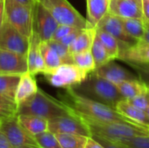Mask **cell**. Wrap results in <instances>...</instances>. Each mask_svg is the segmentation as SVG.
I'll return each mask as SVG.
<instances>
[{"instance_id": "obj_13", "label": "cell", "mask_w": 149, "mask_h": 148, "mask_svg": "<svg viewBox=\"0 0 149 148\" xmlns=\"http://www.w3.org/2000/svg\"><path fill=\"white\" fill-rule=\"evenodd\" d=\"M28 72L27 56L0 49V75H22Z\"/></svg>"}, {"instance_id": "obj_24", "label": "cell", "mask_w": 149, "mask_h": 148, "mask_svg": "<svg viewBox=\"0 0 149 148\" xmlns=\"http://www.w3.org/2000/svg\"><path fill=\"white\" fill-rule=\"evenodd\" d=\"M39 49L45 64V68H46L45 72L53 70L58 67L60 65H62V61L58 57V53L48 44V42L41 41L39 44Z\"/></svg>"}, {"instance_id": "obj_8", "label": "cell", "mask_w": 149, "mask_h": 148, "mask_svg": "<svg viewBox=\"0 0 149 148\" xmlns=\"http://www.w3.org/2000/svg\"><path fill=\"white\" fill-rule=\"evenodd\" d=\"M17 116L0 120V130L15 148L39 147L34 136L20 125Z\"/></svg>"}, {"instance_id": "obj_23", "label": "cell", "mask_w": 149, "mask_h": 148, "mask_svg": "<svg viewBox=\"0 0 149 148\" xmlns=\"http://www.w3.org/2000/svg\"><path fill=\"white\" fill-rule=\"evenodd\" d=\"M118 90L125 99H130L137 97L148 90L149 86L140 79L133 80H125L116 84Z\"/></svg>"}, {"instance_id": "obj_18", "label": "cell", "mask_w": 149, "mask_h": 148, "mask_svg": "<svg viewBox=\"0 0 149 148\" xmlns=\"http://www.w3.org/2000/svg\"><path fill=\"white\" fill-rule=\"evenodd\" d=\"M125 63L134 64H148L149 44L138 40V42L127 47L120 53L119 58Z\"/></svg>"}, {"instance_id": "obj_4", "label": "cell", "mask_w": 149, "mask_h": 148, "mask_svg": "<svg viewBox=\"0 0 149 148\" xmlns=\"http://www.w3.org/2000/svg\"><path fill=\"white\" fill-rule=\"evenodd\" d=\"M74 90L86 97L114 109L117 104L124 99L116 85L98 76L95 72L90 73L84 82L74 87Z\"/></svg>"}, {"instance_id": "obj_17", "label": "cell", "mask_w": 149, "mask_h": 148, "mask_svg": "<svg viewBox=\"0 0 149 148\" xmlns=\"http://www.w3.org/2000/svg\"><path fill=\"white\" fill-rule=\"evenodd\" d=\"M115 109L121 115H123L125 118L131 120L134 124H136L140 126H142L146 129L148 128L149 117L146 113V112L134 106L127 99H124L120 100L117 104Z\"/></svg>"}, {"instance_id": "obj_7", "label": "cell", "mask_w": 149, "mask_h": 148, "mask_svg": "<svg viewBox=\"0 0 149 148\" xmlns=\"http://www.w3.org/2000/svg\"><path fill=\"white\" fill-rule=\"evenodd\" d=\"M46 80L54 87L74 88L84 82L88 73L74 64H62L58 67L43 73Z\"/></svg>"}, {"instance_id": "obj_41", "label": "cell", "mask_w": 149, "mask_h": 148, "mask_svg": "<svg viewBox=\"0 0 149 148\" xmlns=\"http://www.w3.org/2000/svg\"><path fill=\"white\" fill-rule=\"evenodd\" d=\"M85 148H105L99 141H97L94 138H93L92 136L88 137L87 142Z\"/></svg>"}, {"instance_id": "obj_36", "label": "cell", "mask_w": 149, "mask_h": 148, "mask_svg": "<svg viewBox=\"0 0 149 148\" xmlns=\"http://www.w3.org/2000/svg\"><path fill=\"white\" fill-rule=\"evenodd\" d=\"M17 115V106L15 104L0 102V120Z\"/></svg>"}, {"instance_id": "obj_35", "label": "cell", "mask_w": 149, "mask_h": 148, "mask_svg": "<svg viewBox=\"0 0 149 148\" xmlns=\"http://www.w3.org/2000/svg\"><path fill=\"white\" fill-rule=\"evenodd\" d=\"M127 100L134 106H136L143 111H146L149 107V88L146 92H144L137 97H134L133 99H127Z\"/></svg>"}, {"instance_id": "obj_26", "label": "cell", "mask_w": 149, "mask_h": 148, "mask_svg": "<svg viewBox=\"0 0 149 148\" xmlns=\"http://www.w3.org/2000/svg\"><path fill=\"white\" fill-rule=\"evenodd\" d=\"M21 75H0V94L14 100Z\"/></svg>"}, {"instance_id": "obj_5", "label": "cell", "mask_w": 149, "mask_h": 148, "mask_svg": "<svg viewBox=\"0 0 149 148\" xmlns=\"http://www.w3.org/2000/svg\"><path fill=\"white\" fill-rule=\"evenodd\" d=\"M34 4L28 5L17 0H3L4 20L12 24L27 38H30L33 33Z\"/></svg>"}, {"instance_id": "obj_43", "label": "cell", "mask_w": 149, "mask_h": 148, "mask_svg": "<svg viewBox=\"0 0 149 148\" xmlns=\"http://www.w3.org/2000/svg\"><path fill=\"white\" fill-rule=\"evenodd\" d=\"M145 26H146L145 33H144L143 37L140 39V41H142V42H144V43H148V44H149V23L145 22Z\"/></svg>"}, {"instance_id": "obj_16", "label": "cell", "mask_w": 149, "mask_h": 148, "mask_svg": "<svg viewBox=\"0 0 149 148\" xmlns=\"http://www.w3.org/2000/svg\"><path fill=\"white\" fill-rule=\"evenodd\" d=\"M41 39L39 37L33 32L31 37L29 38V49L27 52V62H28V72L32 75L44 73L46 70L45 64L39 49V44Z\"/></svg>"}, {"instance_id": "obj_15", "label": "cell", "mask_w": 149, "mask_h": 148, "mask_svg": "<svg viewBox=\"0 0 149 148\" xmlns=\"http://www.w3.org/2000/svg\"><path fill=\"white\" fill-rule=\"evenodd\" d=\"M123 18H141V0H110L109 12Z\"/></svg>"}, {"instance_id": "obj_45", "label": "cell", "mask_w": 149, "mask_h": 148, "mask_svg": "<svg viewBox=\"0 0 149 148\" xmlns=\"http://www.w3.org/2000/svg\"><path fill=\"white\" fill-rule=\"evenodd\" d=\"M0 102H3V103H8V104H15V105H16L15 101H13V100H11V99H8L7 97L3 96V95H2V94H0Z\"/></svg>"}, {"instance_id": "obj_42", "label": "cell", "mask_w": 149, "mask_h": 148, "mask_svg": "<svg viewBox=\"0 0 149 148\" xmlns=\"http://www.w3.org/2000/svg\"><path fill=\"white\" fill-rule=\"evenodd\" d=\"M0 148H15L3 134V133L0 130Z\"/></svg>"}, {"instance_id": "obj_48", "label": "cell", "mask_w": 149, "mask_h": 148, "mask_svg": "<svg viewBox=\"0 0 149 148\" xmlns=\"http://www.w3.org/2000/svg\"><path fill=\"white\" fill-rule=\"evenodd\" d=\"M148 133H149V126H148Z\"/></svg>"}, {"instance_id": "obj_28", "label": "cell", "mask_w": 149, "mask_h": 148, "mask_svg": "<svg viewBox=\"0 0 149 148\" xmlns=\"http://www.w3.org/2000/svg\"><path fill=\"white\" fill-rule=\"evenodd\" d=\"M62 148H85L88 137L74 133L55 134Z\"/></svg>"}, {"instance_id": "obj_40", "label": "cell", "mask_w": 149, "mask_h": 148, "mask_svg": "<svg viewBox=\"0 0 149 148\" xmlns=\"http://www.w3.org/2000/svg\"><path fill=\"white\" fill-rule=\"evenodd\" d=\"M142 1V18L145 22L149 23V0Z\"/></svg>"}, {"instance_id": "obj_37", "label": "cell", "mask_w": 149, "mask_h": 148, "mask_svg": "<svg viewBox=\"0 0 149 148\" xmlns=\"http://www.w3.org/2000/svg\"><path fill=\"white\" fill-rule=\"evenodd\" d=\"M75 29H76V27H73V26H70V25H66V24H58L52 39L59 41L61 38H63L64 37H65L66 35H68L69 33L73 31Z\"/></svg>"}, {"instance_id": "obj_31", "label": "cell", "mask_w": 149, "mask_h": 148, "mask_svg": "<svg viewBox=\"0 0 149 148\" xmlns=\"http://www.w3.org/2000/svg\"><path fill=\"white\" fill-rule=\"evenodd\" d=\"M34 138L40 148H62L56 135L50 131L38 134Z\"/></svg>"}, {"instance_id": "obj_30", "label": "cell", "mask_w": 149, "mask_h": 148, "mask_svg": "<svg viewBox=\"0 0 149 148\" xmlns=\"http://www.w3.org/2000/svg\"><path fill=\"white\" fill-rule=\"evenodd\" d=\"M91 52H92L93 57L95 61L96 69L102 66L103 65L108 63L109 61H112L109 58V55H108L103 43L101 42V40L100 39V38L98 37L97 34H96V37L93 43V45L91 47Z\"/></svg>"}, {"instance_id": "obj_12", "label": "cell", "mask_w": 149, "mask_h": 148, "mask_svg": "<svg viewBox=\"0 0 149 148\" xmlns=\"http://www.w3.org/2000/svg\"><path fill=\"white\" fill-rule=\"evenodd\" d=\"M48 131L57 133H74L90 137L91 133L83 121L73 113L48 120Z\"/></svg>"}, {"instance_id": "obj_21", "label": "cell", "mask_w": 149, "mask_h": 148, "mask_svg": "<svg viewBox=\"0 0 149 148\" xmlns=\"http://www.w3.org/2000/svg\"><path fill=\"white\" fill-rule=\"evenodd\" d=\"M17 117L20 125L32 136L48 131V120L28 114H17Z\"/></svg>"}, {"instance_id": "obj_49", "label": "cell", "mask_w": 149, "mask_h": 148, "mask_svg": "<svg viewBox=\"0 0 149 148\" xmlns=\"http://www.w3.org/2000/svg\"><path fill=\"white\" fill-rule=\"evenodd\" d=\"M36 148H40V147H36Z\"/></svg>"}, {"instance_id": "obj_22", "label": "cell", "mask_w": 149, "mask_h": 148, "mask_svg": "<svg viewBox=\"0 0 149 148\" xmlns=\"http://www.w3.org/2000/svg\"><path fill=\"white\" fill-rule=\"evenodd\" d=\"M97 34L96 28H86L83 29L72 44L69 46V51L72 54L82 52L85 51L91 50L93 43Z\"/></svg>"}, {"instance_id": "obj_2", "label": "cell", "mask_w": 149, "mask_h": 148, "mask_svg": "<svg viewBox=\"0 0 149 148\" xmlns=\"http://www.w3.org/2000/svg\"><path fill=\"white\" fill-rule=\"evenodd\" d=\"M72 113L78 116L86 126L91 133V136L96 135L112 140L121 141L123 140L131 139L136 136L149 135L148 129L141 126L122 122L98 120L76 113L73 111Z\"/></svg>"}, {"instance_id": "obj_27", "label": "cell", "mask_w": 149, "mask_h": 148, "mask_svg": "<svg viewBox=\"0 0 149 148\" xmlns=\"http://www.w3.org/2000/svg\"><path fill=\"white\" fill-rule=\"evenodd\" d=\"M97 35L103 43L110 59H118L120 56V44L118 40L108 32L100 29H97Z\"/></svg>"}, {"instance_id": "obj_9", "label": "cell", "mask_w": 149, "mask_h": 148, "mask_svg": "<svg viewBox=\"0 0 149 148\" xmlns=\"http://www.w3.org/2000/svg\"><path fill=\"white\" fill-rule=\"evenodd\" d=\"M0 49L27 56L29 38L4 20L0 28Z\"/></svg>"}, {"instance_id": "obj_33", "label": "cell", "mask_w": 149, "mask_h": 148, "mask_svg": "<svg viewBox=\"0 0 149 148\" xmlns=\"http://www.w3.org/2000/svg\"><path fill=\"white\" fill-rule=\"evenodd\" d=\"M127 148H149V135L136 136L120 141Z\"/></svg>"}, {"instance_id": "obj_25", "label": "cell", "mask_w": 149, "mask_h": 148, "mask_svg": "<svg viewBox=\"0 0 149 148\" xmlns=\"http://www.w3.org/2000/svg\"><path fill=\"white\" fill-rule=\"evenodd\" d=\"M126 32L132 38L140 40L145 33V20L141 18H123L120 17Z\"/></svg>"}, {"instance_id": "obj_44", "label": "cell", "mask_w": 149, "mask_h": 148, "mask_svg": "<svg viewBox=\"0 0 149 148\" xmlns=\"http://www.w3.org/2000/svg\"><path fill=\"white\" fill-rule=\"evenodd\" d=\"M4 21V8H3V0H0V28Z\"/></svg>"}, {"instance_id": "obj_6", "label": "cell", "mask_w": 149, "mask_h": 148, "mask_svg": "<svg viewBox=\"0 0 149 148\" xmlns=\"http://www.w3.org/2000/svg\"><path fill=\"white\" fill-rule=\"evenodd\" d=\"M37 1L50 11L58 24H66L79 29L92 27L87 19H86L67 0Z\"/></svg>"}, {"instance_id": "obj_46", "label": "cell", "mask_w": 149, "mask_h": 148, "mask_svg": "<svg viewBox=\"0 0 149 148\" xmlns=\"http://www.w3.org/2000/svg\"><path fill=\"white\" fill-rule=\"evenodd\" d=\"M22 3H24V4H28V5H33L37 0H17Z\"/></svg>"}, {"instance_id": "obj_29", "label": "cell", "mask_w": 149, "mask_h": 148, "mask_svg": "<svg viewBox=\"0 0 149 148\" xmlns=\"http://www.w3.org/2000/svg\"><path fill=\"white\" fill-rule=\"evenodd\" d=\"M72 59L74 65L86 71L88 74L93 72L96 70L95 61L91 50L72 54Z\"/></svg>"}, {"instance_id": "obj_20", "label": "cell", "mask_w": 149, "mask_h": 148, "mask_svg": "<svg viewBox=\"0 0 149 148\" xmlns=\"http://www.w3.org/2000/svg\"><path fill=\"white\" fill-rule=\"evenodd\" d=\"M110 0H86L87 21L90 25L97 29L102 18L109 12Z\"/></svg>"}, {"instance_id": "obj_38", "label": "cell", "mask_w": 149, "mask_h": 148, "mask_svg": "<svg viewBox=\"0 0 149 148\" xmlns=\"http://www.w3.org/2000/svg\"><path fill=\"white\" fill-rule=\"evenodd\" d=\"M92 137L94 138L97 141H99L105 148H127L120 141L112 140L103 138L100 136H96V135H92Z\"/></svg>"}, {"instance_id": "obj_10", "label": "cell", "mask_w": 149, "mask_h": 148, "mask_svg": "<svg viewBox=\"0 0 149 148\" xmlns=\"http://www.w3.org/2000/svg\"><path fill=\"white\" fill-rule=\"evenodd\" d=\"M58 26V23L39 2L36 1L33 8V32H35L41 41H50Z\"/></svg>"}, {"instance_id": "obj_3", "label": "cell", "mask_w": 149, "mask_h": 148, "mask_svg": "<svg viewBox=\"0 0 149 148\" xmlns=\"http://www.w3.org/2000/svg\"><path fill=\"white\" fill-rule=\"evenodd\" d=\"M17 114H28L52 120L71 115L72 112L62 100H58L39 89L29 99L17 106Z\"/></svg>"}, {"instance_id": "obj_1", "label": "cell", "mask_w": 149, "mask_h": 148, "mask_svg": "<svg viewBox=\"0 0 149 148\" xmlns=\"http://www.w3.org/2000/svg\"><path fill=\"white\" fill-rule=\"evenodd\" d=\"M60 100H62L74 113L91 119L103 121L128 123L138 126L121 115L118 111H116V109L86 97L79 93L74 90V88L65 89V92L61 95Z\"/></svg>"}, {"instance_id": "obj_19", "label": "cell", "mask_w": 149, "mask_h": 148, "mask_svg": "<svg viewBox=\"0 0 149 148\" xmlns=\"http://www.w3.org/2000/svg\"><path fill=\"white\" fill-rule=\"evenodd\" d=\"M38 87L34 75L31 74L29 72L22 74L20 76V80L17 85L14 99L17 106L32 97L38 92Z\"/></svg>"}, {"instance_id": "obj_34", "label": "cell", "mask_w": 149, "mask_h": 148, "mask_svg": "<svg viewBox=\"0 0 149 148\" xmlns=\"http://www.w3.org/2000/svg\"><path fill=\"white\" fill-rule=\"evenodd\" d=\"M137 73L139 79L149 86V63L148 64H134L127 63Z\"/></svg>"}, {"instance_id": "obj_11", "label": "cell", "mask_w": 149, "mask_h": 148, "mask_svg": "<svg viewBox=\"0 0 149 148\" xmlns=\"http://www.w3.org/2000/svg\"><path fill=\"white\" fill-rule=\"evenodd\" d=\"M97 29L108 32L118 40L120 44V53L138 42L137 39L132 38L126 32L120 17L110 13H107L102 18L98 24Z\"/></svg>"}, {"instance_id": "obj_39", "label": "cell", "mask_w": 149, "mask_h": 148, "mask_svg": "<svg viewBox=\"0 0 149 148\" xmlns=\"http://www.w3.org/2000/svg\"><path fill=\"white\" fill-rule=\"evenodd\" d=\"M83 29H79V28H76L73 31H72L71 33H69L68 35H66L65 37H64L63 38H61L59 40V42L64 44L65 46L68 47L72 44V42L76 39V38L79 36V34L80 33V31H82Z\"/></svg>"}, {"instance_id": "obj_14", "label": "cell", "mask_w": 149, "mask_h": 148, "mask_svg": "<svg viewBox=\"0 0 149 148\" xmlns=\"http://www.w3.org/2000/svg\"><path fill=\"white\" fill-rule=\"evenodd\" d=\"M94 72L98 76L105 79H107L108 81L113 83L114 85L121 81L139 79L138 75H135L134 73L128 71L127 69L116 64L115 62H113V60L109 61L108 63L97 68Z\"/></svg>"}, {"instance_id": "obj_47", "label": "cell", "mask_w": 149, "mask_h": 148, "mask_svg": "<svg viewBox=\"0 0 149 148\" xmlns=\"http://www.w3.org/2000/svg\"><path fill=\"white\" fill-rule=\"evenodd\" d=\"M145 112H146V113L148 114V116L149 117V107L148 108V109H147V110H146V111H145Z\"/></svg>"}, {"instance_id": "obj_32", "label": "cell", "mask_w": 149, "mask_h": 148, "mask_svg": "<svg viewBox=\"0 0 149 148\" xmlns=\"http://www.w3.org/2000/svg\"><path fill=\"white\" fill-rule=\"evenodd\" d=\"M48 44L54 49V51L58 53L60 58L62 64H73L72 54L70 52L69 48L62 44L59 41L57 40H50Z\"/></svg>"}]
</instances>
